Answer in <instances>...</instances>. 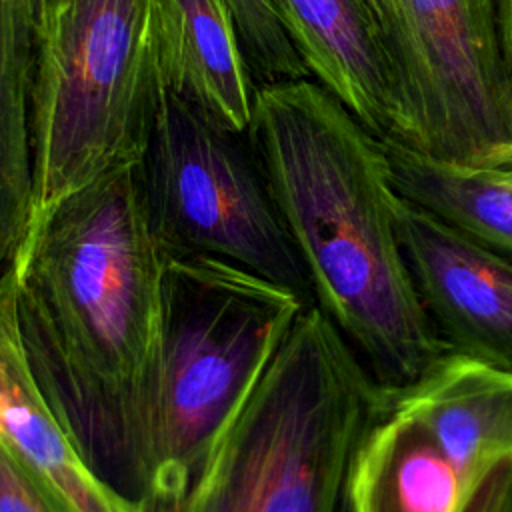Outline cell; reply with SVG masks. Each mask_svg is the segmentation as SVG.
<instances>
[{
	"label": "cell",
	"mask_w": 512,
	"mask_h": 512,
	"mask_svg": "<svg viewBox=\"0 0 512 512\" xmlns=\"http://www.w3.org/2000/svg\"><path fill=\"white\" fill-rule=\"evenodd\" d=\"M166 256L138 164L62 200L14 278L28 368L88 466L140 500Z\"/></svg>",
	"instance_id": "6da1fadb"
},
{
	"label": "cell",
	"mask_w": 512,
	"mask_h": 512,
	"mask_svg": "<svg viewBox=\"0 0 512 512\" xmlns=\"http://www.w3.org/2000/svg\"><path fill=\"white\" fill-rule=\"evenodd\" d=\"M246 138L306 268L312 304L398 394L448 352L414 290L382 138L312 78L260 84Z\"/></svg>",
	"instance_id": "7a4b0ae2"
},
{
	"label": "cell",
	"mask_w": 512,
	"mask_h": 512,
	"mask_svg": "<svg viewBox=\"0 0 512 512\" xmlns=\"http://www.w3.org/2000/svg\"><path fill=\"white\" fill-rule=\"evenodd\" d=\"M382 392L316 304L236 404L174 512H346Z\"/></svg>",
	"instance_id": "3957f363"
},
{
	"label": "cell",
	"mask_w": 512,
	"mask_h": 512,
	"mask_svg": "<svg viewBox=\"0 0 512 512\" xmlns=\"http://www.w3.org/2000/svg\"><path fill=\"white\" fill-rule=\"evenodd\" d=\"M306 304L242 266L166 256L142 504L174 512L216 434Z\"/></svg>",
	"instance_id": "277c9868"
},
{
	"label": "cell",
	"mask_w": 512,
	"mask_h": 512,
	"mask_svg": "<svg viewBox=\"0 0 512 512\" xmlns=\"http://www.w3.org/2000/svg\"><path fill=\"white\" fill-rule=\"evenodd\" d=\"M158 90L150 0L62 4L36 44L30 234L74 192L140 162Z\"/></svg>",
	"instance_id": "5b68a950"
},
{
	"label": "cell",
	"mask_w": 512,
	"mask_h": 512,
	"mask_svg": "<svg viewBox=\"0 0 512 512\" xmlns=\"http://www.w3.org/2000/svg\"><path fill=\"white\" fill-rule=\"evenodd\" d=\"M138 168L168 254L218 258L312 302L306 268L246 134L212 124L160 88Z\"/></svg>",
	"instance_id": "8992f818"
},
{
	"label": "cell",
	"mask_w": 512,
	"mask_h": 512,
	"mask_svg": "<svg viewBox=\"0 0 512 512\" xmlns=\"http://www.w3.org/2000/svg\"><path fill=\"white\" fill-rule=\"evenodd\" d=\"M402 144L466 168L512 170V74L496 0H388Z\"/></svg>",
	"instance_id": "52a82bcc"
},
{
	"label": "cell",
	"mask_w": 512,
	"mask_h": 512,
	"mask_svg": "<svg viewBox=\"0 0 512 512\" xmlns=\"http://www.w3.org/2000/svg\"><path fill=\"white\" fill-rule=\"evenodd\" d=\"M394 218L414 290L444 350L512 370V258L400 194Z\"/></svg>",
	"instance_id": "ba28073f"
},
{
	"label": "cell",
	"mask_w": 512,
	"mask_h": 512,
	"mask_svg": "<svg viewBox=\"0 0 512 512\" xmlns=\"http://www.w3.org/2000/svg\"><path fill=\"white\" fill-rule=\"evenodd\" d=\"M308 74L378 138L402 140L388 40L366 0H274Z\"/></svg>",
	"instance_id": "9c48e42d"
},
{
	"label": "cell",
	"mask_w": 512,
	"mask_h": 512,
	"mask_svg": "<svg viewBox=\"0 0 512 512\" xmlns=\"http://www.w3.org/2000/svg\"><path fill=\"white\" fill-rule=\"evenodd\" d=\"M150 48L158 88L232 134L248 132L258 84L224 0H150Z\"/></svg>",
	"instance_id": "30bf717a"
},
{
	"label": "cell",
	"mask_w": 512,
	"mask_h": 512,
	"mask_svg": "<svg viewBox=\"0 0 512 512\" xmlns=\"http://www.w3.org/2000/svg\"><path fill=\"white\" fill-rule=\"evenodd\" d=\"M0 440L66 512H154L106 484L40 392L14 322V280L0 286Z\"/></svg>",
	"instance_id": "8fae6325"
},
{
	"label": "cell",
	"mask_w": 512,
	"mask_h": 512,
	"mask_svg": "<svg viewBox=\"0 0 512 512\" xmlns=\"http://www.w3.org/2000/svg\"><path fill=\"white\" fill-rule=\"evenodd\" d=\"M388 396L430 430L470 500L512 460V370L446 354L416 384Z\"/></svg>",
	"instance_id": "7c38bea8"
},
{
	"label": "cell",
	"mask_w": 512,
	"mask_h": 512,
	"mask_svg": "<svg viewBox=\"0 0 512 512\" xmlns=\"http://www.w3.org/2000/svg\"><path fill=\"white\" fill-rule=\"evenodd\" d=\"M470 494L430 430L392 396L366 430L348 474V512H466Z\"/></svg>",
	"instance_id": "4fadbf2b"
},
{
	"label": "cell",
	"mask_w": 512,
	"mask_h": 512,
	"mask_svg": "<svg viewBox=\"0 0 512 512\" xmlns=\"http://www.w3.org/2000/svg\"><path fill=\"white\" fill-rule=\"evenodd\" d=\"M36 32L26 0H0V286L16 278L34 220Z\"/></svg>",
	"instance_id": "5bb4252c"
},
{
	"label": "cell",
	"mask_w": 512,
	"mask_h": 512,
	"mask_svg": "<svg viewBox=\"0 0 512 512\" xmlns=\"http://www.w3.org/2000/svg\"><path fill=\"white\" fill-rule=\"evenodd\" d=\"M396 192L442 222L512 258V182L498 172L436 160L384 138Z\"/></svg>",
	"instance_id": "9a60e30c"
},
{
	"label": "cell",
	"mask_w": 512,
	"mask_h": 512,
	"mask_svg": "<svg viewBox=\"0 0 512 512\" xmlns=\"http://www.w3.org/2000/svg\"><path fill=\"white\" fill-rule=\"evenodd\" d=\"M256 84L310 78L274 0H224Z\"/></svg>",
	"instance_id": "2e32d148"
},
{
	"label": "cell",
	"mask_w": 512,
	"mask_h": 512,
	"mask_svg": "<svg viewBox=\"0 0 512 512\" xmlns=\"http://www.w3.org/2000/svg\"><path fill=\"white\" fill-rule=\"evenodd\" d=\"M0 512H66L0 440Z\"/></svg>",
	"instance_id": "e0dca14e"
},
{
	"label": "cell",
	"mask_w": 512,
	"mask_h": 512,
	"mask_svg": "<svg viewBox=\"0 0 512 512\" xmlns=\"http://www.w3.org/2000/svg\"><path fill=\"white\" fill-rule=\"evenodd\" d=\"M466 512H512V460L502 462L484 480Z\"/></svg>",
	"instance_id": "ac0fdd59"
},
{
	"label": "cell",
	"mask_w": 512,
	"mask_h": 512,
	"mask_svg": "<svg viewBox=\"0 0 512 512\" xmlns=\"http://www.w3.org/2000/svg\"><path fill=\"white\" fill-rule=\"evenodd\" d=\"M64 2L66 0H26V8L36 32V44Z\"/></svg>",
	"instance_id": "d6986e66"
},
{
	"label": "cell",
	"mask_w": 512,
	"mask_h": 512,
	"mask_svg": "<svg viewBox=\"0 0 512 512\" xmlns=\"http://www.w3.org/2000/svg\"><path fill=\"white\" fill-rule=\"evenodd\" d=\"M498 6V24H500V38L502 50L512 74V0H496Z\"/></svg>",
	"instance_id": "ffe728a7"
},
{
	"label": "cell",
	"mask_w": 512,
	"mask_h": 512,
	"mask_svg": "<svg viewBox=\"0 0 512 512\" xmlns=\"http://www.w3.org/2000/svg\"><path fill=\"white\" fill-rule=\"evenodd\" d=\"M366 4L388 40V0H366Z\"/></svg>",
	"instance_id": "44dd1931"
},
{
	"label": "cell",
	"mask_w": 512,
	"mask_h": 512,
	"mask_svg": "<svg viewBox=\"0 0 512 512\" xmlns=\"http://www.w3.org/2000/svg\"><path fill=\"white\" fill-rule=\"evenodd\" d=\"M502 178H506V180H510L512 182V170H504V172H498Z\"/></svg>",
	"instance_id": "7402d4cb"
},
{
	"label": "cell",
	"mask_w": 512,
	"mask_h": 512,
	"mask_svg": "<svg viewBox=\"0 0 512 512\" xmlns=\"http://www.w3.org/2000/svg\"><path fill=\"white\" fill-rule=\"evenodd\" d=\"M346 512H348V510H346Z\"/></svg>",
	"instance_id": "603a6c76"
}]
</instances>
